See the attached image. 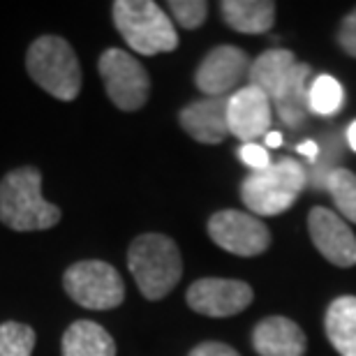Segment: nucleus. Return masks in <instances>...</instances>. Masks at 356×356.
Returning a JSON list of instances; mask_svg holds the SVG:
<instances>
[{"label":"nucleus","instance_id":"nucleus-19","mask_svg":"<svg viewBox=\"0 0 356 356\" xmlns=\"http://www.w3.org/2000/svg\"><path fill=\"white\" fill-rule=\"evenodd\" d=\"M310 76H312V67L308 65V63H298L289 83L284 86V90L273 102L277 116L284 120V125H289V127L303 125L305 113L310 111V106H308V92H310L308 81H310Z\"/></svg>","mask_w":356,"mask_h":356},{"label":"nucleus","instance_id":"nucleus-14","mask_svg":"<svg viewBox=\"0 0 356 356\" xmlns=\"http://www.w3.org/2000/svg\"><path fill=\"white\" fill-rule=\"evenodd\" d=\"M252 347L259 356H303L308 338L291 319L266 317L254 326Z\"/></svg>","mask_w":356,"mask_h":356},{"label":"nucleus","instance_id":"nucleus-24","mask_svg":"<svg viewBox=\"0 0 356 356\" xmlns=\"http://www.w3.org/2000/svg\"><path fill=\"white\" fill-rule=\"evenodd\" d=\"M336 38H338V47L343 49L347 56L356 58V7L340 21Z\"/></svg>","mask_w":356,"mask_h":356},{"label":"nucleus","instance_id":"nucleus-23","mask_svg":"<svg viewBox=\"0 0 356 356\" xmlns=\"http://www.w3.org/2000/svg\"><path fill=\"white\" fill-rule=\"evenodd\" d=\"M169 10L178 24L188 31H197L209 17V3H204V0H172Z\"/></svg>","mask_w":356,"mask_h":356},{"label":"nucleus","instance_id":"nucleus-2","mask_svg":"<svg viewBox=\"0 0 356 356\" xmlns=\"http://www.w3.org/2000/svg\"><path fill=\"white\" fill-rule=\"evenodd\" d=\"M127 266L148 301H160L181 282L183 257L176 241L165 234H141L130 243Z\"/></svg>","mask_w":356,"mask_h":356},{"label":"nucleus","instance_id":"nucleus-27","mask_svg":"<svg viewBox=\"0 0 356 356\" xmlns=\"http://www.w3.org/2000/svg\"><path fill=\"white\" fill-rule=\"evenodd\" d=\"M298 153H301V155H308V158H317L319 146L315 144V141H303V144L298 146Z\"/></svg>","mask_w":356,"mask_h":356},{"label":"nucleus","instance_id":"nucleus-11","mask_svg":"<svg viewBox=\"0 0 356 356\" xmlns=\"http://www.w3.org/2000/svg\"><path fill=\"white\" fill-rule=\"evenodd\" d=\"M308 232L312 245L326 261L340 268H350L356 264V236L336 211L315 206L308 213Z\"/></svg>","mask_w":356,"mask_h":356},{"label":"nucleus","instance_id":"nucleus-16","mask_svg":"<svg viewBox=\"0 0 356 356\" xmlns=\"http://www.w3.org/2000/svg\"><path fill=\"white\" fill-rule=\"evenodd\" d=\"M220 12L227 26L245 35H261L275 24V3L270 0H225Z\"/></svg>","mask_w":356,"mask_h":356},{"label":"nucleus","instance_id":"nucleus-5","mask_svg":"<svg viewBox=\"0 0 356 356\" xmlns=\"http://www.w3.org/2000/svg\"><path fill=\"white\" fill-rule=\"evenodd\" d=\"M305 169L294 158H282L248 176L241 185V199L257 216H277L296 202L305 188Z\"/></svg>","mask_w":356,"mask_h":356},{"label":"nucleus","instance_id":"nucleus-10","mask_svg":"<svg viewBox=\"0 0 356 356\" xmlns=\"http://www.w3.org/2000/svg\"><path fill=\"white\" fill-rule=\"evenodd\" d=\"M250 65L252 63L243 49L234 44L216 47L197 67L195 83L206 97H227L232 90H238V83L250 72Z\"/></svg>","mask_w":356,"mask_h":356},{"label":"nucleus","instance_id":"nucleus-3","mask_svg":"<svg viewBox=\"0 0 356 356\" xmlns=\"http://www.w3.org/2000/svg\"><path fill=\"white\" fill-rule=\"evenodd\" d=\"M113 24L127 47L141 56L172 54L178 47L174 24L153 0H116Z\"/></svg>","mask_w":356,"mask_h":356},{"label":"nucleus","instance_id":"nucleus-6","mask_svg":"<svg viewBox=\"0 0 356 356\" xmlns=\"http://www.w3.org/2000/svg\"><path fill=\"white\" fill-rule=\"evenodd\" d=\"M63 287L74 303L88 310L118 308L125 298L123 277L111 264L99 259L76 261L70 266L63 275Z\"/></svg>","mask_w":356,"mask_h":356},{"label":"nucleus","instance_id":"nucleus-13","mask_svg":"<svg viewBox=\"0 0 356 356\" xmlns=\"http://www.w3.org/2000/svg\"><path fill=\"white\" fill-rule=\"evenodd\" d=\"M227 99L229 97H204L188 104L178 113V123L199 144H222L229 137L227 125Z\"/></svg>","mask_w":356,"mask_h":356},{"label":"nucleus","instance_id":"nucleus-1","mask_svg":"<svg viewBox=\"0 0 356 356\" xmlns=\"http://www.w3.org/2000/svg\"><path fill=\"white\" fill-rule=\"evenodd\" d=\"M0 222L14 232H40L60 222V209L42 197V174L19 167L0 183Z\"/></svg>","mask_w":356,"mask_h":356},{"label":"nucleus","instance_id":"nucleus-25","mask_svg":"<svg viewBox=\"0 0 356 356\" xmlns=\"http://www.w3.org/2000/svg\"><path fill=\"white\" fill-rule=\"evenodd\" d=\"M238 158L243 165H248L252 172H261V169L270 167V158H268V151L264 146L259 144H243L238 148Z\"/></svg>","mask_w":356,"mask_h":356},{"label":"nucleus","instance_id":"nucleus-9","mask_svg":"<svg viewBox=\"0 0 356 356\" xmlns=\"http://www.w3.org/2000/svg\"><path fill=\"white\" fill-rule=\"evenodd\" d=\"M252 287L243 280L227 277H202L192 282L185 301L195 312L206 317H232L252 303Z\"/></svg>","mask_w":356,"mask_h":356},{"label":"nucleus","instance_id":"nucleus-4","mask_svg":"<svg viewBox=\"0 0 356 356\" xmlns=\"http://www.w3.org/2000/svg\"><path fill=\"white\" fill-rule=\"evenodd\" d=\"M26 67L31 79L49 95L72 102L81 90V65L74 49L58 35L38 38L28 49Z\"/></svg>","mask_w":356,"mask_h":356},{"label":"nucleus","instance_id":"nucleus-18","mask_svg":"<svg viewBox=\"0 0 356 356\" xmlns=\"http://www.w3.org/2000/svg\"><path fill=\"white\" fill-rule=\"evenodd\" d=\"M60 350L63 356H116V343L99 324L79 319L65 331Z\"/></svg>","mask_w":356,"mask_h":356},{"label":"nucleus","instance_id":"nucleus-26","mask_svg":"<svg viewBox=\"0 0 356 356\" xmlns=\"http://www.w3.org/2000/svg\"><path fill=\"white\" fill-rule=\"evenodd\" d=\"M188 356H241V354L225 343H202V345H197Z\"/></svg>","mask_w":356,"mask_h":356},{"label":"nucleus","instance_id":"nucleus-15","mask_svg":"<svg viewBox=\"0 0 356 356\" xmlns=\"http://www.w3.org/2000/svg\"><path fill=\"white\" fill-rule=\"evenodd\" d=\"M296 65L298 60L289 49H268L259 58L252 60L250 72H248V81H250L248 86L261 90L273 104L289 83Z\"/></svg>","mask_w":356,"mask_h":356},{"label":"nucleus","instance_id":"nucleus-22","mask_svg":"<svg viewBox=\"0 0 356 356\" xmlns=\"http://www.w3.org/2000/svg\"><path fill=\"white\" fill-rule=\"evenodd\" d=\"M35 331L28 324H0V356H33Z\"/></svg>","mask_w":356,"mask_h":356},{"label":"nucleus","instance_id":"nucleus-29","mask_svg":"<svg viewBox=\"0 0 356 356\" xmlns=\"http://www.w3.org/2000/svg\"><path fill=\"white\" fill-rule=\"evenodd\" d=\"M347 141H350V148L356 153V120L350 125V130H347Z\"/></svg>","mask_w":356,"mask_h":356},{"label":"nucleus","instance_id":"nucleus-28","mask_svg":"<svg viewBox=\"0 0 356 356\" xmlns=\"http://www.w3.org/2000/svg\"><path fill=\"white\" fill-rule=\"evenodd\" d=\"M266 146H270V148L282 146V134L280 132H268L266 134Z\"/></svg>","mask_w":356,"mask_h":356},{"label":"nucleus","instance_id":"nucleus-8","mask_svg":"<svg viewBox=\"0 0 356 356\" xmlns=\"http://www.w3.org/2000/svg\"><path fill=\"white\" fill-rule=\"evenodd\" d=\"M209 236L222 250L238 257H257L270 245V232L252 213L218 211L209 220Z\"/></svg>","mask_w":356,"mask_h":356},{"label":"nucleus","instance_id":"nucleus-21","mask_svg":"<svg viewBox=\"0 0 356 356\" xmlns=\"http://www.w3.org/2000/svg\"><path fill=\"white\" fill-rule=\"evenodd\" d=\"M326 188L336 204L338 216L356 225V174L350 169H333L326 178Z\"/></svg>","mask_w":356,"mask_h":356},{"label":"nucleus","instance_id":"nucleus-12","mask_svg":"<svg viewBox=\"0 0 356 356\" xmlns=\"http://www.w3.org/2000/svg\"><path fill=\"white\" fill-rule=\"evenodd\" d=\"M227 125L229 134L243 144H254L270 127V99L261 90L243 86L227 99Z\"/></svg>","mask_w":356,"mask_h":356},{"label":"nucleus","instance_id":"nucleus-20","mask_svg":"<svg viewBox=\"0 0 356 356\" xmlns=\"http://www.w3.org/2000/svg\"><path fill=\"white\" fill-rule=\"evenodd\" d=\"M345 92L338 79H333L331 74H319L310 83L308 92V106L317 116H336L343 109Z\"/></svg>","mask_w":356,"mask_h":356},{"label":"nucleus","instance_id":"nucleus-17","mask_svg":"<svg viewBox=\"0 0 356 356\" xmlns=\"http://www.w3.org/2000/svg\"><path fill=\"white\" fill-rule=\"evenodd\" d=\"M324 331L340 356H356V296H338L329 305Z\"/></svg>","mask_w":356,"mask_h":356},{"label":"nucleus","instance_id":"nucleus-7","mask_svg":"<svg viewBox=\"0 0 356 356\" xmlns=\"http://www.w3.org/2000/svg\"><path fill=\"white\" fill-rule=\"evenodd\" d=\"M99 76L104 90L120 111H137L151 95V76L146 67L123 49H106L99 56Z\"/></svg>","mask_w":356,"mask_h":356}]
</instances>
